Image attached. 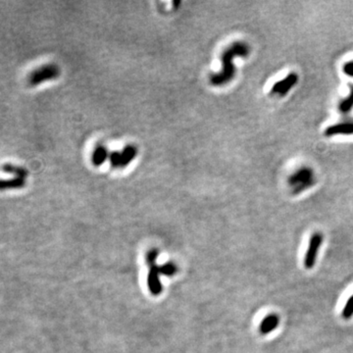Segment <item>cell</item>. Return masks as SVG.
I'll return each mask as SVG.
<instances>
[{
    "label": "cell",
    "mask_w": 353,
    "mask_h": 353,
    "mask_svg": "<svg viewBox=\"0 0 353 353\" xmlns=\"http://www.w3.org/2000/svg\"><path fill=\"white\" fill-rule=\"evenodd\" d=\"M280 324V318L277 314L271 313L264 317L259 326V330L262 334H267L272 332L274 329L278 328Z\"/></svg>",
    "instance_id": "obj_9"
},
{
    "label": "cell",
    "mask_w": 353,
    "mask_h": 353,
    "mask_svg": "<svg viewBox=\"0 0 353 353\" xmlns=\"http://www.w3.org/2000/svg\"><path fill=\"white\" fill-rule=\"evenodd\" d=\"M341 315L344 319H350L353 316V295H351L347 300V302L345 303Z\"/></svg>",
    "instance_id": "obj_14"
},
{
    "label": "cell",
    "mask_w": 353,
    "mask_h": 353,
    "mask_svg": "<svg viewBox=\"0 0 353 353\" xmlns=\"http://www.w3.org/2000/svg\"><path fill=\"white\" fill-rule=\"evenodd\" d=\"M109 155L110 153L108 152L106 146H104L103 144H98L94 149L91 159L94 166L99 167L109 158Z\"/></svg>",
    "instance_id": "obj_10"
},
{
    "label": "cell",
    "mask_w": 353,
    "mask_h": 353,
    "mask_svg": "<svg viewBox=\"0 0 353 353\" xmlns=\"http://www.w3.org/2000/svg\"><path fill=\"white\" fill-rule=\"evenodd\" d=\"M323 235L320 233H314L309 240V245L304 256V267L306 269H312L316 264L319 248L323 242Z\"/></svg>",
    "instance_id": "obj_5"
},
{
    "label": "cell",
    "mask_w": 353,
    "mask_h": 353,
    "mask_svg": "<svg viewBox=\"0 0 353 353\" xmlns=\"http://www.w3.org/2000/svg\"><path fill=\"white\" fill-rule=\"evenodd\" d=\"M287 184L293 194L300 193L315 184L314 172L307 167L300 168L288 178Z\"/></svg>",
    "instance_id": "obj_2"
},
{
    "label": "cell",
    "mask_w": 353,
    "mask_h": 353,
    "mask_svg": "<svg viewBox=\"0 0 353 353\" xmlns=\"http://www.w3.org/2000/svg\"><path fill=\"white\" fill-rule=\"evenodd\" d=\"M60 68L58 65L50 63L34 69L27 78L28 84L32 87L43 84L47 81H51L60 76Z\"/></svg>",
    "instance_id": "obj_3"
},
{
    "label": "cell",
    "mask_w": 353,
    "mask_h": 353,
    "mask_svg": "<svg viewBox=\"0 0 353 353\" xmlns=\"http://www.w3.org/2000/svg\"><path fill=\"white\" fill-rule=\"evenodd\" d=\"M339 135H353V120H347L338 124L331 125L325 131V136L328 138Z\"/></svg>",
    "instance_id": "obj_7"
},
{
    "label": "cell",
    "mask_w": 353,
    "mask_h": 353,
    "mask_svg": "<svg viewBox=\"0 0 353 353\" xmlns=\"http://www.w3.org/2000/svg\"><path fill=\"white\" fill-rule=\"evenodd\" d=\"M349 94L346 98L342 99L338 104V110L341 114H348L353 108V85L349 84Z\"/></svg>",
    "instance_id": "obj_13"
},
{
    "label": "cell",
    "mask_w": 353,
    "mask_h": 353,
    "mask_svg": "<svg viewBox=\"0 0 353 353\" xmlns=\"http://www.w3.org/2000/svg\"><path fill=\"white\" fill-rule=\"evenodd\" d=\"M343 73L349 77H353V60L348 61L343 65Z\"/></svg>",
    "instance_id": "obj_17"
},
{
    "label": "cell",
    "mask_w": 353,
    "mask_h": 353,
    "mask_svg": "<svg viewBox=\"0 0 353 353\" xmlns=\"http://www.w3.org/2000/svg\"><path fill=\"white\" fill-rule=\"evenodd\" d=\"M26 186V179L14 177L11 179H0V190L21 188Z\"/></svg>",
    "instance_id": "obj_11"
},
{
    "label": "cell",
    "mask_w": 353,
    "mask_h": 353,
    "mask_svg": "<svg viewBox=\"0 0 353 353\" xmlns=\"http://www.w3.org/2000/svg\"><path fill=\"white\" fill-rule=\"evenodd\" d=\"M249 47L243 42L232 44L222 53V69L209 77V82L215 87H221L229 84L235 75V67L233 60L236 57H247L249 54Z\"/></svg>",
    "instance_id": "obj_1"
},
{
    "label": "cell",
    "mask_w": 353,
    "mask_h": 353,
    "mask_svg": "<svg viewBox=\"0 0 353 353\" xmlns=\"http://www.w3.org/2000/svg\"><path fill=\"white\" fill-rule=\"evenodd\" d=\"M138 147L133 144L125 146L121 151H113L109 155L110 164L115 169L127 167L138 155Z\"/></svg>",
    "instance_id": "obj_4"
},
{
    "label": "cell",
    "mask_w": 353,
    "mask_h": 353,
    "mask_svg": "<svg viewBox=\"0 0 353 353\" xmlns=\"http://www.w3.org/2000/svg\"><path fill=\"white\" fill-rule=\"evenodd\" d=\"M157 256H158V251H157L156 249L150 250V251L147 253V255H146V262H147V264H148L149 266L154 265Z\"/></svg>",
    "instance_id": "obj_16"
},
{
    "label": "cell",
    "mask_w": 353,
    "mask_h": 353,
    "mask_svg": "<svg viewBox=\"0 0 353 353\" xmlns=\"http://www.w3.org/2000/svg\"><path fill=\"white\" fill-rule=\"evenodd\" d=\"M297 82H298V76L295 73H290L284 79L274 84L271 90V94L283 96L297 84Z\"/></svg>",
    "instance_id": "obj_6"
},
{
    "label": "cell",
    "mask_w": 353,
    "mask_h": 353,
    "mask_svg": "<svg viewBox=\"0 0 353 353\" xmlns=\"http://www.w3.org/2000/svg\"><path fill=\"white\" fill-rule=\"evenodd\" d=\"M177 271H178V268L174 263H167V264H164L163 266L159 267L160 274H163L166 276H173V275H175V273Z\"/></svg>",
    "instance_id": "obj_15"
},
{
    "label": "cell",
    "mask_w": 353,
    "mask_h": 353,
    "mask_svg": "<svg viewBox=\"0 0 353 353\" xmlns=\"http://www.w3.org/2000/svg\"><path fill=\"white\" fill-rule=\"evenodd\" d=\"M159 267L154 265L149 266V274H148V287L152 294L158 295L162 291V285L159 280Z\"/></svg>",
    "instance_id": "obj_8"
},
{
    "label": "cell",
    "mask_w": 353,
    "mask_h": 353,
    "mask_svg": "<svg viewBox=\"0 0 353 353\" xmlns=\"http://www.w3.org/2000/svg\"><path fill=\"white\" fill-rule=\"evenodd\" d=\"M2 170L8 174L14 175L15 177L24 178V179H26L29 175V171L25 167L15 165L13 163H4L2 166Z\"/></svg>",
    "instance_id": "obj_12"
}]
</instances>
